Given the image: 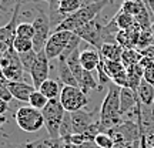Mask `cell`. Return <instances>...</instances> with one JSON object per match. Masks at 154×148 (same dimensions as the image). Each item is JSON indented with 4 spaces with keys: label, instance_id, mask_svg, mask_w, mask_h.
<instances>
[{
    "label": "cell",
    "instance_id": "6da1fadb",
    "mask_svg": "<svg viewBox=\"0 0 154 148\" xmlns=\"http://www.w3.org/2000/svg\"><path fill=\"white\" fill-rule=\"evenodd\" d=\"M120 88L121 87L116 86L114 83L109 86V91L106 94L99 111L101 132L110 131L124 121L120 113Z\"/></svg>",
    "mask_w": 154,
    "mask_h": 148
},
{
    "label": "cell",
    "instance_id": "7a4b0ae2",
    "mask_svg": "<svg viewBox=\"0 0 154 148\" xmlns=\"http://www.w3.org/2000/svg\"><path fill=\"white\" fill-rule=\"evenodd\" d=\"M107 3H109V0H100V2H93L90 5L83 6L80 10L67 16L53 32H72V33H74L77 29H80L82 26L87 24L88 22L97 19L100 11L104 9Z\"/></svg>",
    "mask_w": 154,
    "mask_h": 148
},
{
    "label": "cell",
    "instance_id": "3957f363",
    "mask_svg": "<svg viewBox=\"0 0 154 148\" xmlns=\"http://www.w3.org/2000/svg\"><path fill=\"white\" fill-rule=\"evenodd\" d=\"M67 64L72 68L74 78H76L77 84H79V88H82V91L84 94H88L93 90H101L97 80L93 77V73L87 71L80 64V50L79 49L70 54V57L67 59Z\"/></svg>",
    "mask_w": 154,
    "mask_h": 148
},
{
    "label": "cell",
    "instance_id": "277c9868",
    "mask_svg": "<svg viewBox=\"0 0 154 148\" xmlns=\"http://www.w3.org/2000/svg\"><path fill=\"white\" fill-rule=\"evenodd\" d=\"M42 113H43V118H44V128L47 130L49 137L60 138V125L67 113L63 108L60 100L59 98L49 100L47 105L42 110Z\"/></svg>",
    "mask_w": 154,
    "mask_h": 148
},
{
    "label": "cell",
    "instance_id": "5b68a950",
    "mask_svg": "<svg viewBox=\"0 0 154 148\" xmlns=\"http://www.w3.org/2000/svg\"><path fill=\"white\" fill-rule=\"evenodd\" d=\"M33 27H34V37H33L34 51L40 53V51L44 50V46L47 43L50 34L53 33L50 17H49V11H46L40 6H37V11L34 14Z\"/></svg>",
    "mask_w": 154,
    "mask_h": 148
},
{
    "label": "cell",
    "instance_id": "8992f818",
    "mask_svg": "<svg viewBox=\"0 0 154 148\" xmlns=\"http://www.w3.org/2000/svg\"><path fill=\"white\" fill-rule=\"evenodd\" d=\"M17 127L24 132H37L44 127L43 113L32 105H23L14 114Z\"/></svg>",
    "mask_w": 154,
    "mask_h": 148
},
{
    "label": "cell",
    "instance_id": "52a82bcc",
    "mask_svg": "<svg viewBox=\"0 0 154 148\" xmlns=\"http://www.w3.org/2000/svg\"><path fill=\"white\" fill-rule=\"evenodd\" d=\"M0 68L7 78V81H24V68L20 61V54L16 50L9 49L0 57Z\"/></svg>",
    "mask_w": 154,
    "mask_h": 148
},
{
    "label": "cell",
    "instance_id": "ba28073f",
    "mask_svg": "<svg viewBox=\"0 0 154 148\" xmlns=\"http://www.w3.org/2000/svg\"><path fill=\"white\" fill-rule=\"evenodd\" d=\"M60 100L63 108L67 113H74V111L83 110L88 105V98L87 94H84L82 91V88L79 87H72V86H63L60 93Z\"/></svg>",
    "mask_w": 154,
    "mask_h": 148
},
{
    "label": "cell",
    "instance_id": "9c48e42d",
    "mask_svg": "<svg viewBox=\"0 0 154 148\" xmlns=\"http://www.w3.org/2000/svg\"><path fill=\"white\" fill-rule=\"evenodd\" d=\"M103 29H104V24L100 23L99 19H94L91 22H88L87 24L82 26L80 29H77L74 32V34H77L82 40H84L86 43H88L90 46H93L94 49H97L100 51V49L104 44Z\"/></svg>",
    "mask_w": 154,
    "mask_h": 148
},
{
    "label": "cell",
    "instance_id": "30bf717a",
    "mask_svg": "<svg viewBox=\"0 0 154 148\" xmlns=\"http://www.w3.org/2000/svg\"><path fill=\"white\" fill-rule=\"evenodd\" d=\"M23 6H16L11 13L10 20L6 23L5 26H0V51L5 53L6 50L13 47L14 38L17 36V24H19V16Z\"/></svg>",
    "mask_w": 154,
    "mask_h": 148
},
{
    "label": "cell",
    "instance_id": "8fae6325",
    "mask_svg": "<svg viewBox=\"0 0 154 148\" xmlns=\"http://www.w3.org/2000/svg\"><path fill=\"white\" fill-rule=\"evenodd\" d=\"M72 36H73L72 32H53L50 34V37L43 50L44 54L47 56V59L49 60L59 59L63 54V51L66 50Z\"/></svg>",
    "mask_w": 154,
    "mask_h": 148
},
{
    "label": "cell",
    "instance_id": "7c38bea8",
    "mask_svg": "<svg viewBox=\"0 0 154 148\" xmlns=\"http://www.w3.org/2000/svg\"><path fill=\"white\" fill-rule=\"evenodd\" d=\"M47 56L44 54V51L37 53V59L36 63L33 64L32 70H30V77H32V81L33 86L36 87V90L40 88V86L43 84L46 80H49V73H50V63Z\"/></svg>",
    "mask_w": 154,
    "mask_h": 148
},
{
    "label": "cell",
    "instance_id": "4fadbf2b",
    "mask_svg": "<svg viewBox=\"0 0 154 148\" xmlns=\"http://www.w3.org/2000/svg\"><path fill=\"white\" fill-rule=\"evenodd\" d=\"M97 111H87L86 108L79 111H74V113H70V117H72V122H73V130H74V134H84V132L88 130V127L93 125L96 121L100 120V117H97Z\"/></svg>",
    "mask_w": 154,
    "mask_h": 148
},
{
    "label": "cell",
    "instance_id": "5bb4252c",
    "mask_svg": "<svg viewBox=\"0 0 154 148\" xmlns=\"http://www.w3.org/2000/svg\"><path fill=\"white\" fill-rule=\"evenodd\" d=\"M137 91L131 90L130 87H121L120 88V113L121 115L128 114L137 108L138 103Z\"/></svg>",
    "mask_w": 154,
    "mask_h": 148
},
{
    "label": "cell",
    "instance_id": "9a60e30c",
    "mask_svg": "<svg viewBox=\"0 0 154 148\" xmlns=\"http://www.w3.org/2000/svg\"><path fill=\"white\" fill-rule=\"evenodd\" d=\"M9 90H10L13 98L22 101V103H29L30 95L36 91V87L26 81H9Z\"/></svg>",
    "mask_w": 154,
    "mask_h": 148
},
{
    "label": "cell",
    "instance_id": "2e32d148",
    "mask_svg": "<svg viewBox=\"0 0 154 148\" xmlns=\"http://www.w3.org/2000/svg\"><path fill=\"white\" fill-rule=\"evenodd\" d=\"M100 61H101V56L97 49H84L80 51V64L87 71L93 73L94 70H97Z\"/></svg>",
    "mask_w": 154,
    "mask_h": 148
},
{
    "label": "cell",
    "instance_id": "e0dca14e",
    "mask_svg": "<svg viewBox=\"0 0 154 148\" xmlns=\"http://www.w3.org/2000/svg\"><path fill=\"white\" fill-rule=\"evenodd\" d=\"M57 74H59V80L63 86H72V87H79L74 74H73L72 68L67 64V60L64 59H57Z\"/></svg>",
    "mask_w": 154,
    "mask_h": 148
},
{
    "label": "cell",
    "instance_id": "ac0fdd59",
    "mask_svg": "<svg viewBox=\"0 0 154 148\" xmlns=\"http://www.w3.org/2000/svg\"><path fill=\"white\" fill-rule=\"evenodd\" d=\"M124 49L119 43H104L103 47L100 49V56L104 60L111 61H121V54Z\"/></svg>",
    "mask_w": 154,
    "mask_h": 148
},
{
    "label": "cell",
    "instance_id": "d6986e66",
    "mask_svg": "<svg viewBox=\"0 0 154 148\" xmlns=\"http://www.w3.org/2000/svg\"><path fill=\"white\" fill-rule=\"evenodd\" d=\"M61 147V138H51L43 137L36 141H29V143L20 144V148H60Z\"/></svg>",
    "mask_w": 154,
    "mask_h": 148
},
{
    "label": "cell",
    "instance_id": "ffe728a7",
    "mask_svg": "<svg viewBox=\"0 0 154 148\" xmlns=\"http://www.w3.org/2000/svg\"><path fill=\"white\" fill-rule=\"evenodd\" d=\"M137 95H138V100H140V103H143L144 105H151L154 104V87L147 83L146 80H141L140 83V86L137 88Z\"/></svg>",
    "mask_w": 154,
    "mask_h": 148
},
{
    "label": "cell",
    "instance_id": "44dd1931",
    "mask_svg": "<svg viewBox=\"0 0 154 148\" xmlns=\"http://www.w3.org/2000/svg\"><path fill=\"white\" fill-rule=\"evenodd\" d=\"M143 77H144V68H143V66H141L140 63L127 68L128 87L131 88V90H134V91H137V88H138V86H140L141 80H143Z\"/></svg>",
    "mask_w": 154,
    "mask_h": 148
},
{
    "label": "cell",
    "instance_id": "7402d4cb",
    "mask_svg": "<svg viewBox=\"0 0 154 148\" xmlns=\"http://www.w3.org/2000/svg\"><path fill=\"white\" fill-rule=\"evenodd\" d=\"M83 7L82 0H59L57 5V10L61 16L66 19L67 16H70L73 13H76L77 10H80Z\"/></svg>",
    "mask_w": 154,
    "mask_h": 148
},
{
    "label": "cell",
    "instance_id": "603a6c76",
    "mask_svg": "<svg viewBox=\"0 0 154 148\" xmlns=\"http://www.w3.org/2000/svg\"><path fill=\"white\" fill-rule=\"evenodd\" d=\"M38 90H40V91H42V93H43L49 100L59 98V97H60V93H61L60 84L56 81V80H51V78L46 80V81L40 86Z\"/></svg>",
    "mask_w": 154,
    "mask_h": 148
},
{
    "label": "cell",
    "instance_id": "cb8c5ba5",
    "mask_svg": "<svg viewBox=\"0 0 154 148\" xmlns=\"http://www.w3.org/2000/svg\"><path fill=\"white\" fill-rule=\"evenodd\" d=\"M141 59H143V56L137 49H124L123 54H121V63L124 64L126 68L134 66V64H138Z\"/></svg>",
    "mask_w": 154,
    "mask_h": 148
},
{
    "label": "cell",
    "instance_id": "d4e9b609",
    "mask_svg": "<svg viewBox=\"0 0 154 148\" xmlns=\"http://www.w3.org/2000/svg\"><path fill=\"white\" fill-rule=\"evenodd\" d=\"M37 0H0V11H3L5 14H11L16 6H24L36 3Z\"/></svg>",
    "mask_w": 154,
    "mask_h": 148
},
{
    "label": "cell",
    "instance_id": "484cf974",
    "mask_svg": "<svg viewBox=\"0 0 154 148\" xmlns=\"http://www.w3.org/2000/svg\"><path fill=\"white\" fill-rule=\"evenodd\" d=\"M150 46H154V36H153V33H151V29L143 30V32L140 33L137 44H136V49H137L138 51H141V50L147 49Z\"/></svg>",
    "mask_w": 154,
    "mask_h": 148
},
{
    "label": "cell",
    "instance_id": "4316f807",
    "mask_svg": "<svg viewBox=\"0 0 154 148\" xmlns=\"http://www.w3.org/2000/svg\"><path fill=\"white\" fill-rule=\"evenodd\" d=\"M13 49L16 50L19 54L27 53V51H30V50H34L33 40L20 37V36H16V38H14V43H13Z\"/></svg>",
    "mask_w": 154,
    "mask_h": 148
},
{
    "label": "cell",
    "instance_id": "83f0119b",
    "mask_svg": "<svg viewBox=\"0 0 154 148\" xmlns=\"http://www.w3.org/2000/svg\"><path fill=\"white\" fill-rule=\"evenodd\" d=\"M47 103H49V98H47L40 90H36V91L30 95V100H29V105H32V107H34V108H37V110H40V111L47 105Z\"/></svg>",
    "mask_w": 154,
    "mask_h": 148
},
{
    "label": "cell",
    "instance_id": "f1b7e54d",
    "mask_svg": "<svg viewBox=\"0 0 154 148\" xmlns=\"http://www.w3.org/2000/svg\"><path fill=\"white\" fill-rule=\"evenodd\" d=\"M114 20L120 30H127V29H130L133 24L136 23L134 17L130 16V14H127V13H124V11H121V10L114 16Z\"/></svg>",
    "mask_w": 154,
    "mask_h": 148
},
{
    "label": "cell",
    "instance_id": "f546056e",
    "mask_svg": "<svg viewBox=\"0 0 154 148\" xmlns=\"http://www.w3.org/2000/svg\"><path fill=\"white\" fill-rule=\"evenodd\" d=\"M94 144L97 145L99 148H114L116 143H114V138L111 137L109 132H100L97 137L94 138Z\"/></svg>",
    "mask_w": 154,
    "mask_h": 148
},
{
    "label": "cell",
    "instance_id": "4dcf8cb0",
    "mask_svg": "<svg viewBox=\"0 0 154 148\" xmlns=\"http://www.w3.org/2000/svg\"><path fill=\"white\" fill-rule=\"evenodd\" d=\"M36 59H37V53L34 50H30L27 53L20 54V61H22V66L24 68V73H30L33 64L36 63Z\"/></svg>",
    "mask_w": 154,
    "mask_h": 148
},
{
    "label": "cell",
    "instance_id": "1f68e13d",
    "mask_svg": "<svg viewBox=\"0 0 154 148\" xmlns=\"http://www.w3.org/2000/svg\"><path fill=\"white\" fill-rule=\"evenodd\" d=\"M140 64H141L143 68H144V77L143 78L154 87V63L153 61H150L149 59L143 57L141 61H140Z\"/></svg>",
    "mask_w": 154,
    "mask_h": 148
},
{
    "label": "cell",
    "instance_id": "d6a6232c",
    "mask_svg": "<svg viewBox=\"0 0 154 148\" xmlns=\"http://www.w3.org/2000/svg\"><path fill=\"white\" fill-rule=\"evenodd\" d=\"M17 36L33 40V37H34L33 23H27V22H20L19 23V24H17Z\"/></svg>",
    "mask_w": 154,
    "mask_h": 148
},
{
    "label": "cell",
    "instance_id": "836d02e7",
    "mask_svg": "<svg viewBox=\"0 0 154 148\" xmlns=\"http://www.w3.org/2000/svg\"><path fill=\"white\" fill-rule=\"evenodd\" d=\"M72 134H74L72 117H70V113H66L64 118H63V122L60 125V138H66L69 135H72Z\"/></svg>",
    "mask_w": 154,
    "mask_h": 148
},
{
    "label": "cell",
    "instance_id": "e575fe53",
    "mask_svg": "<svg viewBox=\"0 0 154 148\" xmlns=\"http://www.w3.org/2000/svg\"><path fill=\"white\" fill-rule=\"evenodd\" d=\"M80 40H82V38L79 37L77 34L73 33L72 38H70V41H69V44H67L66 50L63 51V54H61L60 57H59V59H64V60H67V59L70 57V54H72L73 51H76V50L79 49V44H80Z\"/></svg>",
    "mask_w": 154,
    "mask_h": 148
},
{
    "label": "cell",
    "instance_id": "d590c367",
    "mask_svg": "<svg viewBox=\"0 0 154 148\" xmlns=\"http://www.w3.org/2000/svg\"><path fill=\"white\" fill-rule=\"evenodd\" d=\"M97 73H99V84H100V87H101V90H103V87H104V86H110V84H111V78L109 77V74L106 73L103 60L100 61L99 67H97Z\"/></svg>",
    "mask_w": 154,
    "mask_h": 148
},
{
    "label": "cell",
    "instance_id": "8d00e7d4",
    "mask_svg": "<svg viewBox=\"0 0 154 148\" xmlns=\"http://www.w3.org/2000/svg\"><path fill=\"white\" fill-rule=\"evenodd\" d=\"M0 98L10 103L13 100V95H11L10 90H9V83H5V84H0Z\"/></svg>",
    "mask_w": 154,
    "mask_h": 148
},
{
    "label": "cell",
    "instance_id": "74e56055",
    "mask_svg": "<svg viewBox=\"0 0 154 148\" xmlns=\"http://www.w3.org/2000/svg\"><path fill=\"white\" fill-rule=\"evenodd\" d=\"M140 53H141V56H143V57L149 59L150 61H153V63H154V46H150V47H147V49L141 50Z\"/></svg>",
    "mask_w": 154,
    "mask_h": 148
},
{
    "label": "cell",
    "instance_id": "f35d334b",
    "mask_svg": "<svg viewBox=\"0 0 154 148\" xmlns=\"http://www.w3.org/2000/svg\"><path fill=\"white\" fill-rule=\"evenodd\" d=\"M9 110V103L0 98V114H6Z\"/></svg>",
    "mask_w": 154,
    "mask_h": 148
},
{
    "label": "cell",
    "instance_id": "ab89813d",
    "mask_svg": "<svg viewBox=\"0 0 154 148\" xmlns=\"http://www.w3.org/2000/svg\"><path fill=\"white\" fill-rule=\"evenodd\" d=\"M147 143L154 148V130H149V132H147Z\"/></svg>",
    "mask_w": 154,
    "mask_h": 148
},
{
    "label": "cell",
    "instance_id": "60d3db41",
    "mask_svg": "<svg viewBox=\"0 0 154 148\" xmlns=\"http://www.w3.org/2000/svg\"><path fill=\"white\" fill-rule=\"evenodd\" d=\"M146 7L149 9V11H151V14L154 16V0H143Z\"/></svg>",
    "mask_w": 154,
    "mask_h": 148
},
{
    "label": "cell",
    "instance_id": "b9f144b4",
    "mask_svg": "<svg viewBox=\"0 0 154 148\" xmlns=\"http://www.w3.org/2000/svg\"><path fill=\"white\" fill-rule=\"evenodd\" d=\"M6 122H7V117H6V114H0V128L5 125Z\"/></svg>",
    "mask_w": 154,
    "mask_h": 148
},
{
    "label": "cell",
    "instance_id": "7bdbcfd3",
    "mask_svg": "<svg viewBox=\"0 0 154 148\" xmlns=\"http://www.w3.org/2000/svg\"><path fill=\"white\" fill-rule=\"evenodd\" d=\"M5 83H9V81H7V78L5 77L3 71H2V68H0V84H5Z\"/></svg>",
    "mask_w": 154,
    "mask_h": 148
},
{
    "label": "cell",
    "instance_id": "ee69618b",
    "mask_svg": "<svg viewBox=\"0 0 154 148\" xmlns=\"http://www.w3.org/2000/svg\"><path fill=\"white\" fill-rule=\"evenodd\" d=\"M5 148H20V144H7Z\"/></svg>",
    "mask_w": 154,
    "mask_h": 148
},
{
    "label": "cell",
    "instance_id": "f6af8a7d",
    "mask_svg": "<svg viewBox=\"0 0 154 148\" xmlns=\"http://www.w3.org/2000/svg\"><path fill=\"white\" fill-rule=\"evenodd\" d=\"M151 33H153V36H154V22H153V24H151Z\"/></svg>",
    "mask_w": 154,
    "mask_h": 148
},
{
    "label": "cell",
    "instance_id": "bcb514c9",
    "mask_svg": "<svg viewBox=\"0 0 154 148\" xmlns=\"http://www.w3.org/2000/svg\"><path fill=\"white\" fill-rule=\"evenodd\" d=\"M40 2H46V3H50V2H53V0H40Z\"/></svg>",
    "mask_w": 154,
    "mask_h": 148
},
{
    "label": "cell",
    "instance_id": "7dc6e473",
    "mask_svg": "<svg viewBox=\"0 0 154 148\" xmlns=\"http://www.w3.org/2000/svg\"><path fill=\"white\" fill-rule=\"evenodd\" d=\"M2 54H3V53H2V51H0V57H2Z\"/></svg>",
    "mask_w": 154,
    "mask_h": 148
},
{
    "label": "cell",
    "instance_id": "c3c4849f",
    "mask_svg": "<svg viewBox=\"0 0 154 148\" xmlns=\"http://www.w3.org/2000/svg\"><path fill=\"white\" fill-rule=\"evenodd\" d=\"M0 20H2V14H0Z\"/></svg>",
    "mask_w": 154,
    "mask_h": 148
}]
</instances>
